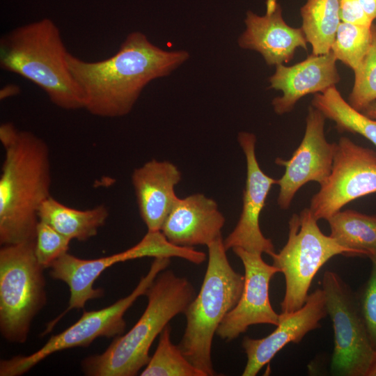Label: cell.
<instances>
[{
	"instance_id": "obj_1",
	"label": "cell",
	"mask_w": 376,
	"mask_h": 376,
	"mask_svg": "<svg viewBox=\"0 0 376 376\" xmlns=\"http://www.w3.org/2000/svg\"><path fill=\"white\" fill-rule=\"evenodd\" d=\"M189 58L187 51L164 50L143 33L133 31L109 58L91 62L68 52L66 61L84 109L95 116L118 118L132 110L150 81L169 75Z\"/></svg>"
},
{
	"instance_id": "obj_2",
	"label": "cell",
	"mask_w": 376,
	"mask_h": 376,
	"mask_svg": "<svg viewBox=\"0 0 376 376\" xmlns=\"http://www.w3.org/2000/svg\"><path fill=\"white\" fill-rule=\"evenodd\" d=\"M5 156L0 175V244L35 241L38 212L52 183L47 143L13 123L0 126Z\"/></svg>"
},
{
	"instance_id": "obj_3",
	"label": "cell",
	"mask_w": 376,
	"mask_h": 376,
	"mask_svg": "<svg viewBox=\"0 0 376 376\" xmlns=\"http://www.w3.org/2000/svg\"><path fill=\"white\" fill-rule=\"evenodd\" d=\"M146 295L147 306L132 329L115 337L102 353L81 361L86 375H136L149 362V351L156 337L175 316L184 313L195 297V289L187 279L164 269Z\"/></svg>"
},
{
	"instance_id": "obj_4",
	"label": "cell",
	"mask_w": 376,
	"mask_h": 376,
	"mask_svg": "<svg viewBox=\"0 0 376 376\" xmlns=\"http://www.w3.org/2000/svg\"><path fill=\"white\" fill-rule=\"evenodd\" d=\"M68 53L58 27L49 18L19 26L0 40L1 69L35 84L61 109H84L82 93L68 67Z\"/></svg>"
},
{
	"instance_id": "obj_5",
	"label": "cell",
	"mask_w": 376,
	"mask_h": 376,
	"mask_svg": "<svg viewBox=\"0 0 376 376\" xmlns=\"http://www.w3.org/2000/svg\"><path fill=\"white\" fill-rule=\"evenodd\" d=\"M207 246V269L198 295L184 312L186 327L178 347L205 376H212L216 375L211 357L213 337L225 316L238 302L244 276L231 267L222 236Z\"/></svg>"
},
{
	"instance_id": "obj_6",
	"label": "cell",
	"mask_w": 376,
	"mask_h": 376,
	"mask_svg": "<svg viewBox=\"0 0 376 376\" xmlns=\"http://www.w3.org/2000/svg\"><path fill=\"white\" fill-rule=\"evenodd\" d=\"M44 268L35 241L0 249V332L8 342L26 341L32 321L47 302Z\"/></svg>"
},
{
	"instance_id": "obj_7",
	"label": "cell",
	"mask_w": 376,
	"mask_h": 376,
	"mask_svg": "<svg viewBox=\"0 0 376 376\" xmlns=\"http://www.w3.org/2000/svg\"><path fill=\"white\" fill-rule=\"evenodd\" d=\"M317 221L309 208L293 214L288 221L286 244L278 253L271 256L273 265L285 276V292L281 304L283 313L304 306L315 275L328 260L339 254L355 256L352 251L322 233Z\"/></svg>"
},
{
	"instance_id": "obj_8",
	"label": "cell",
	"mask_w": 376,
	"mask_h": 376,
	"mask_svg": "<svg viewBox=\"0 0 376 376\" xmlns=\"http://www.w3.org/2000/svg\"><path fill=\"white\" fill-rule=\"evenodd\" d=\"M144 257H178L200 265L205 260L206 254L193 247L171 244L161 231H148L132 247L97 259H82L66 253L50 266L49 276L68 285L70 291L68 306L47 324L42 336L49 333L60 319L72 309L83 308L88 300L104 296V290L93 288V284L105 269L118 263Z\"/></svg>"
},
{
	"instance_id": "obj_9",
	"label": "cell",
	"mask_w": 376,
	"mask_h": 376,
	"mask_svg": "<svg viewBox=\"0 0 376 376\" xmlns=\"http://www.w3.org/2000/svg\"><path fill=\"white\" fill-rule=\"evenodd\" d=\"M170 264V258H154L150 269L127 297L97 311H84L70 327L52 336L39 350L26 356L18 355L0 361V376H19L49 355L77 347H88L99 337L115 338L124 334V315L134 301L146 295L160 272Z\"/></svg>"
},
{
	"instance_id": "obj_10",
	"label": "cell",
	"mask_w": 376,
	"mask_h": 376,
	"mask_svg": "<svg viewBox=\"0 0 376 376\" xmlns=\"http://www.w3.org/2000/svg\"><path fill=\"white\" fill-rule=\"evenodd\" d=\"M322 289L334 332L331 373L367 376L376 351L370 343L357 295L338 274L331 271L324 272Z\"/></svg>"
},
{
	"instance_id": "obj_11",
	"label": "cell",
	"mask_w": 376,
	"mask_h": 376,
	"mask_svg": "<svg viewBox=\"0 0 376 376\" xmlns=\"http://www.w3.org/2000/svg\"><path fill=\"white\" fill-rule=\"evenodd\" d=\"M376 193V152L342 136L336 143L331 171L311 199L317 219L327 220L350 202Z\"/></svg>"
},
{
	"instance_id": "obj_12",
	"label": "cell",
	"mask_w": 376,
	"mask_h": 376,
	"mask_svg": "<svg viewBox=\"0 0 376 376\" xmlns=\"http://www.w3.org/2000/svg\"><path fill=\"white\" fill-rule=\"evenodd\" d=\"M326 119L311 104L301 143L290 159H275L277 165L285 168L284 174L276 181L280 187L277 203L282 210L290 207L294 196L303 185L311 181L321 185L331 171L336 143H329L326 139Z\"/></svg>"
},
{
	"instance_id": "obj_13",
	"label": "cell",
	"mask_w": 376,
	"mask_h": 376,
	"mask_svg": "<svg viewBox=\"0 0 376 376\" xmlns=\"http://www.w3.org/2000/svg\"><path fill=\"white\" fill-rule=\"evenodd\" d=\"M232 250L244 265V283L238 302L225 316L216 333L226 341L235 339L251 325L276 326L279 321V314L275 312L269 301V285L273 276L281 270L266 263L261 253L242 248Z\"/></svg>"
},
{
	"instance_id": "obj_14",
	"label": "cell",
	"mask_w": 376,
	"mask_h": 376,
	"mask_svg": "<svg viewBox=\"0 0 376 376\" xmlns=\"http://www.w3.org/2000/svg\"><path fill=\"white\" fill-rule=\"evenodd\" d=\"M238 143L245 155L246 178L242 197V210L233 231L224 240L226 249L242 248L270 256L275 253L272 240L265 237L260 228L259 218L268 194L275 180L260 167L256 155V136L248 132H240Z\"/></svg>"
},
{
	"instance_id": "obj_15",
	"label": "cell",
	"mask_w": 376,
	"mask_h": 376,
	"mask_svg": "<svg viewBox=\"0 0 376 376\" xmlns=\"http://www.w3.org/2000/svg\"><path fill=\"white\" fill-rule=\"evenodd\" d=\"M265 7L263 15L246 12V29L237 40L238 45L258 52L267 65L288 63L297 49L307 51L304 33L301 27L285 22L279 0H266Z\"/></svg>"
},
{
	"instance_id": "obj_16",
	"label": "cell",
	"mask_w": 376,
	"mask_h": 376,
	"mask_svg": "<svg viewBox=\"0 0 376 376\" xmlns=\"http://www.w3.org/2000/svg\"><path fill=\"white\" fill-rule=\"evenodd\" d=\"M327 314L326 299L322 289L318 288L299 309L279 314L276 329L265 338L244 337L242 345L247 361L243 376H256L283 347L289 343H297L304 336L320 327V321Z\"/></svg>"
},
{
	"instance_id": "obj_17",
	"label": "cell",
	"mask_w": 376,
	"mask_h": 376,
	"mask_svg": "<svg viewBox=\"0 0 376 376\" xmlns=\"http://www.w3.org/2000/svg\"><path fill=\"white\" fill-rule=\"evenodd\" d=\"M336 61L330 50L321 55L311 54L293 65H276L274 73L269 78V88L281 91L282 95L272 100L274 112L278 115L288 113L305 95L336 86L340 81Z\"/></svg>"
},
{
	"instance_id": "obj_18",
	"label": "cell",
	"mask_w": 376,
	"mask_h": 376,
	"mask_svg": "<svg viewBox=\"0 0 376 376\" xmlns=\"http://www.w3.org/2000/svg\"><path fill=\"white\" fill-rule=\"evenodd\" d=\"M225 221L214 199L196 193L178 199L160 231L176 246H207L221 237Z\"/></svg>"
},
{
	"instance_id": "obj_19",
	"label": "cell",
	"mask_w": 376,
	"mask_h": 376,
	"mask_svg": "<svg viewBox=\"0 0 376 376\" xmlns=\"http://www.w3.org/2000/svg\"><path fill=\"white\" fill-rule=\"evenodd\" d=\"M181 179L178 166L165 160L152 159L132 172L131 180L139 214L148 231L161 230L179 198L175 187Z\"/></svg>"
},
{
	"instance_id": "obj_20",
	"label": "cell",
	"mask_w": 376,
	"mask_h": 376,
	"mask_svg": "<svg viewBox=\"0 0 376 376\" xmlns=\"http://www.w3.org/2000/svg\"><path fill=\"white\" fill-rule=\"evenodd\" d=\"M107 205H98L87 210H77L65 205L52 196L41 205L38 217L42 221L59 233L79 242L86 241L95 236L108 217Z\"/></svg>"
},
{
	"instance_id": "obj_21",
	"label": "cell",
	"mask_w": 376,
	"mask_h": 376,
	"mask_svg": "<svg viewBox=\"0 0 376 376\" xmlns=\"http://www.w3.org/2000/svg\"><path fill=\"white\" fill-rule=\"evenodd\" d=\"M330 236L352 251L355 256H376V215L352 210L338 211L327 220Z\"/></svg>"
},
{
	"instance_id": "obj_22",
	"label": "cell",
	"mask_w": 376,
	"mask_h": 376,
	"mask_svg": "<svg viewBox=\"0 0 376 376\" xmlns=\"http://www.w3.org/2000/svg\"><path fill=\"white\" fill-rule=\"evenodd\" d=\"M301 29L312 54L321 55L331 50L341 22L338 0H306L300 8Z\"/></svg>"
},
{
	"instance_id": "obj_23",
	"label": "cell",
	"mask_w": 376,
	"mask_h": 376,
	"mask_svg": "<svg viewBox=\"0 0 376 376\" xmlns=\"http://www.w3.org/2000/svg\"><path fill=\"white\" fill-rule=\"evenodd\" d=\"M311 105L334 121L339 132L359 134L376 146V120L353 108L336 86L315 94Z\"/></svg>"
},
{
	"instance_id": "obj_24",
	"label": "cell",
	"mask_w": 376,
	"mask_h": 376,
	"mask_svg": "<svg viewBox=\"0 0 376 376\" xmlns=\"http://www.w3.org/2000/svg\"><path fill=\"white\" fill-rule=\"evenodd\" d=\"M171 327L167 324L159 334L156 350L141 376H205L185 357L171 340Z\"/></svg>"
},
{
	"instance_id": "obj_25",
	"label": "cell",
	"mask_w": 376,
	"mask_h": 376,
	"mask_svg": "<svg viewBox=\"0 0 376 376\" xmlns=\"http://www.w3.org/2000/svg\"><path fill=\"white\" fill-rule=\"evenodd\" d=\"M371 26L340 22L331 45L336 60L351 68L354 74L360 69L370 47Z\"/></svg>"
},
{
	"instance_id": "obj_26",
	"label": "cell",
	"mask_w": 376,
	"mask_h": 376,
	"mask_svg": "<svg viewBox=\"0 0 376 376\" xmlns=\"http://www.w3.org/2000/svg\"><path fill=\"white\" fill-rule=\"evenodd\" d=\"M372 42L369 51L358 72L348 96V103L362 111L369 104L376 101V24L371 26Z\"/></svg>"
},
{
	"instance_id": "obj_27",
	"label": "cell",
	"mask_w": 376,
	"mask_h": 376,
	"mask_svg": "<svg viewBox=\"0 0 376 376\" xmlns=\"http://www.w3.org/2000/svg\"><path fill=\"white\" fill-rule=\"evenodd\" d=\"M71 240L49 224L39 221L35 238V254L39 264L49 268L52 263L68 253Z\"/></svg>"
},
{
	"instance_id": "obj_28",
	"label": "cell",
	"mask_w": 376,
	"mask_h": 376,
	"mask_svg": "<svg viewBox=\"0 0 376 376\" xmlns=\"http://www.w3.org/2000/svg\"><path fill=\"white\" fill-rule=\"evenodd\" d=\"M370 260V276L357 297L370 343L376 351V256Z\"/></svg>"
},
{
	"instance_id": "obj_29",
	"label": "cell",
	"mask_w": 376,
	"mask_h": 376,
	"mask_svg": "<svg viewBox=\"0 0 376 376\" xmlns=\"http://www.w3.org/2000/svg\"><path fill=\"white\" fill-rule=\"evenodd\" d=\"M341 22L371 26L373 22L366 15L360 0H338Z\"/></svg>"
},
{
	"instance_id": "obj_30",
	"label": "cell",
	"mask_w": 376,
	"mask_h": 376,
	"mask_svg": "<svg viewBox=\"0 0 376 376\" xmlns=\"http://www.w3.org/2000/svg\"><path fill=\"white\" fill-rule=\"evenodd\" d=\"M366 15L373 22L376 19V0H360Z\"/></svg>"
},
{
	"instance_id": "obj_31",
	"label": "cell",
	"mask_w": 376,
	"mask_h": 376,
	"mask_svg": "<svg viewBox=\"0 0 376 376\" xmlns=\"http://www.w3.org/2000/svg\"><path fill=\"white\" fill-rule=\"evenodd\" d=\"M20 92L21 88L19 86L13 84H7L0 90V100H4L8 97L15 96Z\"/></svg>"
},
{
	"instance_id": "obj_32",
	"label": "cell",
	"mask_w": 376,
	"mask_h": 376,
	"mask_svg": "<svg viewBox=\"0 0 376 376\" xmlns=\"http://www.w3.org/2000/svg\"><path fill=\"white\" fill-rule=\"evenodd\" d=\"M361 112L368 117L376 120V101L369 104Z\"/></svg>"
},
{
	"instance_id": "obj_33",
	"label": "cell",
	"mask_w": 376,
	"mask_h": 376,
	"mask_svg": "<svg viewBox=\"0 0 376 376\" xmlns=\"http://www.w3.org/2000/svg\"><path fill=\"white\" fill-rule=\"evenodd\" d=\"M367 376H376V354L369 368Z\"/></svg>"
}]
</instances>
